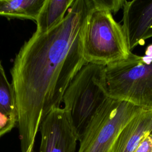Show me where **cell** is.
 <instances>
[{
  "instance_id": "6da1fadb",
  "label": "cell",
  "mask_w": 152,
  "mask_h": 152,
  "mask_svg": "<svg viewBox=\"0 0 152 152\" xmlns=\"http://www.w3.org/2000/svg\"><path fill=\"white\" fill-rule=\"evenodd\" d=\"M92 0H74L63 20L49 31L34 33L11 69L21 152L34 145L40 124L59 107L71 81L86 64L83 38Z\"/></svg>"
},
{
  "instance_id": "7a4b0ae2",
  "label": "cell",
  "mask_w": 152,
  "mask_h": 152,
  "mask_svg": "<svg viewBox=\"0 0 152 152\" xmlns=\"http://www.w3.org/2000/svg\"><path fill=\"white\" fill-rule=\"evenodd\" d=\"M104 83L109 97L152 109V44L144 56L132 53L126 59L105 66Z\"/></svg>"
},
{
  "instance_id": "3957f363",
  "label": "cell",
  "mask_w": 152,
  "mask_h": 152,
  "mask_svg": "<svg viewBox=\"0 0 152 152\" xmlns=\"http://www.w3.org/2000/svg\"><path fill=\"white\" fill-rule=\"evenodd\" d=\"M105 66L87 62L75 74L62 98L65 110L78 141L109 98L104 83Z\"/></svg>"
},
{
  "instance_id": "277c9868",
  "label": "cell",
  "mask_w": 152,
  "mask_h": 152,
  "mask_svg": "<svg viewBox=\"0 0 152 152\" xmlns=\"http://www.w3.org/2000/svg\"><path fill=\"white\" fill-rule=\"evenodd\" d=\"M83 53L87 63L103 66L131 55L123 26L112 12L95 8L90 12L84 34Z\"/></svg>"
},
{
  "instance_id": "5b68a950",
  "label": "cell",
  "mask_w": 152,
  "mask_h": 152,
  "mask_svg": "<svg viewBox=\"0 0 152 152\" xmlns=\"http://www.w3.org/2000/svg\"><path fill=\"white\" fill-rule=\"evenodd\" d=\"M142 108L109 97L79 140L78 152H110L120 132Z\"/></svg>"
},
{
  "instance_id": "8992f818",
  "label": "cell",
  "mask_w": 152,
  "mask_h": 152,
  "mask_svg": "<svg viewBox=\"0 0 152 152\" xmlns=\"http://www.w3.org/2000/svg\"><path fill=\"white\" fill-rule=\"evenodd\" d=\"M39 152H75L78 138L64 108L52 109L40 126Z\"/></svg>"
},
{
  "instance_id": "52a82bcc",
  "label": "cell",
  "mask_w": 152,
  "mask_h": 152,
  "mask_svg": "<svg viewBox=\"0 0 152 152\" xmlns=\"http://www.w3.org/2000/svg\"><path fill=\"white\" fill-rule=\"evenodd\" d=\"M122 25L131 51L152 37V1L124 0Z\"/></svg>"
},
{
  "instance_id": "ba28073f",
  "label": "cell",
  "mask_w": 152,
  "mask_h": 152,
  "mask_svg": "<svg viewBox=\"0 0 152 152\" xmlns=\"http://www.w3.org/2000/svg\"><path fill=\"white\" fill-rule=\"evenodd\" d=\"M152 130V109H142L124 127L110 152H134Z\"/></svg>"
},
{
  "instance_id": "9c48e42d",
  "label": "cell",
  "mask_w": 152,
  "mask_h": 152,
  "mask_svg": "<svg viewBox=\"0 0 152 152\" xmlns=\"http://www.w3.org/2000/svg\"><path fill=\"white\" fill-rule=\"evenodd\" d=\"M18 123L15 93L0 61V138L10 132Z\"/></svg>"
},
{
  "instance_id": "30bf717a",
  "label": "cell",
  "mask_w": 152,
  "mask_h": 152,
  "mask_svg": "<svg viewBox=\"0 0 152 152\" xmlns=\"http://www.w3.org/2000/svg\"><path fill=\"white\" fill-rule=\"evenodd\" d=\"M74 0H45L36 22L35 33H45L61 22Z\"/></svg>"
},
{
  "instance_id": "8fae6325",
  "label": "cell",
  "mask_w": 152,
  "mask_h": 152,
  "mask_svg": "<svg viewBox=\"0 0 152 152\" xmlns=\"http://www.w3.org/2000/svg\"><path fill=\"white\" fill-rule=\"evenodd\" d=\"M45 0H0V16L36 21Z\"/></svg>"
},
{
  "instance_id": "7c38bea8",
  "label": "cell",
  "mask_w": 152,
  "mask_h": 152,
  "mask_svg": "<svg viewBox=\"0 0 152 152\" xmlns=\"http://www.w3.org/2000/svg\"><path fill=\"white\" fill-rule=\"evenodd\" d=\"M95 8L108 11L112 13L117 12L122 8L124 0H92Z\"/></svg>"
},
{
  "instance_id": "4fadbf2b",
  "label": "cell",
  "mask_w": 152,
  "mask_h": 152,
  "mask_svg": "<svg viewBox=\"0 0 152 152\" xmlns=\"http://www.w3.org/2000/svg\"><path fill=\"white\" fill-rule=\"evenodd\" d=\"M134 152H152V138L150 134L142 140Z\"/></svg>"
},
{
  "instance_id": "5bb4252c",
  "label": "cell",
  "mask_w": 152,
  "mask_h": 152,
  "mask_svg": "<svg viewBox=\"0 0 152 152\" xmlns=\"http://www.w3.org/2000/svg\"><path fill=\"white\" fill-rule=\"evenodd\" d=\"M33 145L30 147L28 148V150H27V152H32V151H33Z\"/></svg>"
},
{
  "instance_id": "9a60e30c",
  "label": "cell",
  "mask_w": 152,
  "mask_h": 152,
  "mask_svg": "<svg viewBox=\"0 0 152 152\" xmlns=\"http://www.w3.org/2000/svg\"><path fill=\"white\" fill-rule=\"evenodd\" d=\"M150 134V136L151 137V138H152V130L151 131V132H150V134Z\"/></svg>"
}]
</instances>
